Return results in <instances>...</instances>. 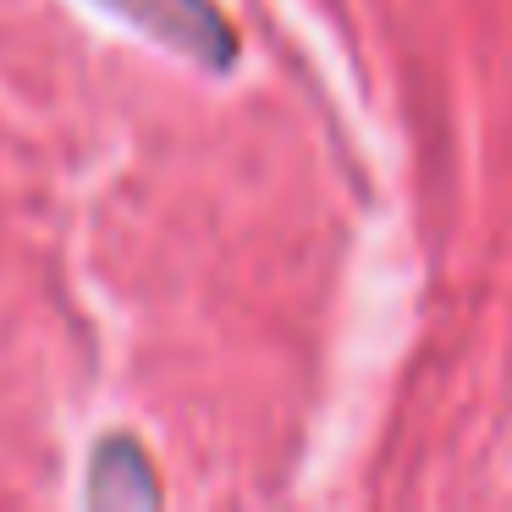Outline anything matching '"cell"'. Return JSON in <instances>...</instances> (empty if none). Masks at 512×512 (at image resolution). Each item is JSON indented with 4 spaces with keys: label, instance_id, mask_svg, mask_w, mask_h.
<instances>
[{
    "label": "cell",
    "instance_id": "7a4b0ae2",
    "mask_svg": "<svg viewBox=\"0 0 512 512\" xmlns=\"http://www.w3.org/2000/svg\"><path fill=\"white\" fill-rule=\"evenodd\" d=\"M89 501L105 512H138V507H160V479L149 452L133 435H105L94 446L89 463Z\"/></svg>",
    "mask_w": 512,
    "mask_h": 512
},
{
    "label": "cell",
    "instance_id": "6da1fadb",
    "mask_svg": "<svg viewBox=\"0 0 512 512\" xmlns=\"http://www.w3.org/2000/svg\"><path fill=\"white\" fill-rule=\"evenodd\" d=\"M94 6H105L127 28H138L160 50L193 61L204 72H232L237 61V28L226 23L215 0H94Z\"/></svg>",
    "mask_w": 512,
    "mask_h": 512
}]
</instances>
